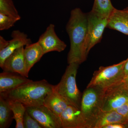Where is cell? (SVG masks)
Masks as SVG:
<instances>
[{
	"label": "cell",
	"mask_w": 128,
	"mask_h": 128,
	"mask_svg": "<svg viewBox=\"0 0 128 128\" xmlns=\"http://www.w3.org/2000/svg\"><path fill=\"white\" fill-rule=\"evenodd\" d=\"M125 124L121 123H114L108 124L105 126L104 128H124Z\"/></svg>",
	"instance_id": "484cf974"
},
{
	"label": "cell",
	"mask_w": 128,
	"mask_h": 128,
	"mask_svg": "<svg viewBox=\"0 0 128 128\" xmlns=\"http://www.w3.org/2000/svg\"><path fill=\"white\" fill-rule=\"evenodd\" d=\"M80 64H68L59 83L54 90L60 94L69 105L80 109L82 95L76 85V77Z\"/></svg>",
	"instance_id": "3957f363"
},
{
	"label": "cell",
	"mask_w": 128,
	"mask_h": 128,
	"mask_svg": "<svg viewBox=\"0 0 128 128\" xmlns=\"http://www.w3.org/2000/svg\"><path fill=\"white\" fill-rule=\"evenodd\" d=\"M43 105L60 117L69 105L62 97L54 90L46 96Z\"/></svg>",
	"instance_id": "e0dca14e"
},
{
	"label": "cell",
	"mask_w": 128,
	"mask_h": 128,
	"mask_svg": "<svg viewBox=\"0 0 128 128\" xmlns=\"http://www.w3.org/2000/svg\"><path fill=\"white\" fill-rule=\"evenodd\" d=\"M114 9L111 0H94L91 11L98 16L109 18Z\"/></svg>",
	"instance_id": "d6986e66"
},
{
	"label": "cell",
	"mask_w": 128,
	"mask_h": 128,
	"mask_svg": "<svg viewBox=\"0 0 128 128\" xmlns=\"http://www.w3.org/2000/svg\"><path fill=\"white\" fill-rule=\"evenodd\" d=\"M123 70L124 77H125L126 76L128 75V58L126 60V63L124 64Z\"/></svg>",
	"instance_id": "83f0119b"
},
{
	"label": "cell",
	"mask_w": 128,
	"mask_h": 128,
	"mask_svg": "<svg viewBox=\"0 0 128 128\" xmlns=\"http://www.w3.org/2000/svg\"><path fill=\"white\" fill-rule=\"evenodd\" d=\"M107 28L128 35V8L123 10L115 8L108 18Z\"/></svg>",
	"instance_id": "5bb4252c"
},
{
	"label": "cell",
	"mask_w": 128,
	"mask_h": 128,
	"mask_svg": "<svg viewBox=\"0 0 128 128\" xmlns=\"http://www.w3.org/2000/svg\"><path fill=\"white\" fill-rule=\"evenodd\" d=\"M126 118H127V124H126L125 125H126V124H128V115H127V116H126Z\"/></svg>",
	"instance_id": "f1b7e54d"
},
{
	"label": "cell",
	"mask_w": 128,
	"mask_h": 128,
	"mask_svg": "<svg viewBox=\"0 0 128 128\" xmlns=\"http://www.w3.org/2000/svg\"><path fill=\"white\" fill-rule=\"evenodd\" d=\"M13 119V113L9 100L0 94V128H9Z\"/></svg>",
	"instance_id": "ac0fdd59"
},
{
	"label": "cell",
	"mask_w": 128,
	"mask_h": 128,
	"mask_svg": "<svg viewBox=\"0 0 128 128\" xmlns=\"http://www.w3.org/2000/svg\"><path fill=\"white\" fill-rule=\"evenodd\" d=\"M62 128H87L80 109L69 105L60 115Z\"/></svg>",
	"instance_id": "8fae6325"
},
{
	"label": "cell",
	"mask_w": 128,
	"mask_h": 128,
	"mask_svg": "<svg viewBox=\"0 0 128 128\" xmlns=\"http://www.w3.org/2000/svg\"><path fill=\"white\" fill-rule=\"evenodd\" d=\"M24 46L18 48L5 60L1 68L3 71L18 73L28 78L24 55Z\"/></svg>",
	"instance_id": "30bf717a"
},
{
	"label": "cell",
	"mask_w": 128,
	"mask_h": 128,
	"mask_svg": "<svg viewBox=\"0 0 128 128\" xmlns=\"http://www.w3.org/2000/svg\"><path fill=\"white\" fill-rule=\"evenodd\" d=\"M9 101L10 107L13 113V118L16 121V128H24L23 120L26 112V107L20 102L9 100Z\"/></svg>",
	"instance_id": "ffe728a7"
},
{
	"label": "cell",
	"mask_w": 128,
	"mask_h": 128,
	"mask_svg": "<svg viewBox=\"0 0 128 128\" xmlns=\"http://www.w3.org/2000/svg\"><path fill=\"white\" fill-rule=\"evenodd\" d=\"M87 16L88 31L85 51L87 58L92 48L102 40L104 32L107 26L108 18L98 16L92 11L87 13Z\"/></svg>",
	"instance_id": "8992f818"
},
{
	"label": "cell",
	"mask_w": 128,
	"mask_h": 128,
	"mask_svg": "<svg viewBox=\"0 0 128 128\" xmlns=\"http://www.w3.org/2000/svg\"><path fill=\"white\" fill-rule=\"evenodd\" d=\"M45 54L52 52H61L65 50L66 44L60 39L55 31V26L51 24L46 28L38 41Z\"/></svg>",
	"instance_id": "9c48e42d"
},
{
	"label": "cell",
	"mask_w": 128,
	"mask_h": 128,
	"mask_svg": "<svg viewBox=\"0 0 128 128\" xmlns=\"http://www.w3.org/2000/svg\"><path fill=\"white\" fill-rule=\"evenodd\" d=\"M102 111L115 110L128 102V91L116 86L104 90Z\"/></svg>",
	"instance_id": "52a82bcc"
},
{
	"label": "cell",
	"mask_w": 128,
	"mask_h": 128,
	"mask_svg": "<svg viewBox=\"0 0 128 128\" xmlns=\"http://www.w3.org/2000/svg\"><path fill=\"white\" fill-rule=\"evenodd\" d=\"M66 29L70 42L67 56L68 64L76 63L80 64L87 58L85 51L88 31L87 14L79 8L73 9Z\"/></svg>",
	"instance_id": "6da1fadb"
},
{
	"label": "cell",
	"mask_w": 128,
	"mask_h": 128,
	"mask_svg": "<svg viewBox=\"0 0 128 128\" xmlns=\"http://www.w3.org/2000/svg\"><path fill=\"white\" fill-rule=\"evenodd\" d=\"M104 90L97 87H86L82 94L80 108L87 128H92L93 124L102 112Z\"/></svg>",
	"instance_id": "277c9868"
},
{
	"label": "cell",
	"mask_w": 128,
	"mask_h": 128,
	"mask_svg": "<svg viewBox=\"0 0 128 128\" xmlns=\"http://www.w3.org/2000/svg\"><path fill=\"white\" fill-rule=\"evenodd\" d=\"M54 86L46 80L31 81L10 91L0 93L11 100L20 102L26 108L43 105L47 96L54 90Z\"/></svg>",
	"instance_id": "7a4b0ae2"
},
{
	"label": "cell",
	"mask_w": 128,
	"mask_h": 128,
	"mask_svg": "<svg viewBox=\"0 0 128 128\" xmlns=\"http://www.w3.org/2000/svg\"><path fill=\"white\" fill-rule=\"evenodd\" d=\"M23 124L24 128H43L39 122L31 116L26 110L24 116Z\"/></svg>",
	"instance_id": "603a6c76"
},
{
	"label": "cell",
	"mask_w": 128,
	"mask_h": 128,
	"mask_svg": "<svg viewBox=\"0 0 128 128\" xmlns=\"http://www.w3.org/2000/svg\"><path fill=\"white\" fill-rule=\"evenodd\" d=\"M126 117L120 114L115 110L102 111L96 120L92 128H104L108 124L114 123L127 124Z\"/></svg>",
	"instance_id": "9a60e30c"
},
{
	"label": "cell",
	"mask_w": 128,
	"mask_h": 128,
	"mask_svg": "<svg viewBox=\"0 0 128 128\" xmlns=\"http://www.w3.org/2000/svg\"><path fill=\"white\" fill-rule=\"evenodd\" d=\"M0 13L12 17L18 20L21 18L12 0H0Z\"/></svg>",
	"instance_id": "44dd1931"
},
{
	"label": "cell",
	"mask_w": 128,
	"mask_h": 128,
	"mask_svg": "<svg viewBox=\"0 0 128 128\" xmlns=\"http://www.w3.org/2000/svg\"><path fill=\"white\" fill-rule=\"evenodd\" d=\"M28 112L43 128H62L60 117L44 105L26 108Z\"/></svg>",
	"instance_id": "ba28073f"
},
{
	"label": "cell",
	"mask_w": 128,
	"mask_h": 128,
	"mask_svg": "<svg viewBox=\"0 0 128 128\" xmlns=\"http://www.w3.org/2000/svg\"><path fill=\"white\" fill-rule=\"evenodd\" d=\"M8 43L9 41L6 40L2 36H0V50H2L6 48Z\"/></svg>",
	"instance_id": "4316f807"
},
{
	"label": "cell",
	"mask_w": 128,
	"mask_h": 128,
	"mask_svg": "<svg viewBox=\"0 0 128 128\" xmlns=\"http://www.w3.org/2000/svg\"><path fill=\"white\" fill-rule=\"evenodd\" d=\"M126 60L107 66H101L94 72L87 87H97L105 90L119 83L124 77V67Z\"/></svg>",
	"instance_id": "5b68a950"
},
{
	"label": "cell",
	"mask_w": 128,
	"mask_h": 128,
	"mask_svg": "<svg viewBox=\"0 0 128 128\" xmlns=\"http://www.w3.org/2000/svg\"><path fill=\"white\" fill-rule=\"evenodd\" d=\"M44 54L43 50L38 42L25 46L24 55L28 73H29L34 64L40 60Z\"/></svg>",
	"instance_id": "2e32d148"
},
{
	"label": "cell",
	"mask_w": 128,
	"mask_h": 128,
	"mask_svg": "<svg viewBox=\"0 0 128 128\" xmlns=\"http://www.w3.org/2000/svg\"><path fill=\"white\" fill-rule=\"evenodd\" d=\"M31 81L18 73L4 71L0 74V93L10 91Z\"/></svg>",
	"instance_id": "4fadbf2b"
},
{
	"label": "cell",
	"mask_w": 128,
	"mask_h": 128,
	"mask_svg": "<svg viewBox=\"0 0 128 128\" xmlns=\"http://www.w3.org/2000/svg\"><path fill=\"white\" fill-rule=\"evenodd\" d=\"M18 21L16 18L0 13V30H8Z\"/></svg>",
	"instance_id": "7402d4cb"
},
{
	"label": "cell",
	"mask_w": 128,
	"mask_h": 128,
	"mask_svg": "<svg viewBox=\"0 0 128 128\" xmlns=\"http://www.w3.org/2000/svg\"><path fill=\"white\" fill-rule=\"evenodd\" d=\"M120 114L126 116L128 114V102L115 110Z\"/></svg>",
	"instance_id": "cb8c5ba5"
},
{
	"label": "cell",
	"mask_w": 128,
	"mask_h": 128,
	"mask_svg": "<svg viewBox=\"0 0 128 128\" xmlns=\"http://www.w3.org/2000/svg\"><path fill=\"white\" fill-rule=\"evenodd\" d=\"M115 86H118L128 91V75L124 77L119 83L115 85Z\"/></svg>",
	"instance_id": "d4e9b609"
},
{
	"label": "cell",
	"mask_w": 128,
	"mask_h": 128,
	"mask_svg": "<svg viewBox=\"0 0 128 128\" xmlns=\"http://www.w3.org/2000/svg\"><path fill=\"white\" fill-rule=\"evenodd\" d=\"M12 39L4 48L0 50V66L1 68L5 60L18 48L32 44L28 35L19 30H14L12 32Z\"/></svg>",
	"instance_id": "7c38bea8"
}]
</instances>
